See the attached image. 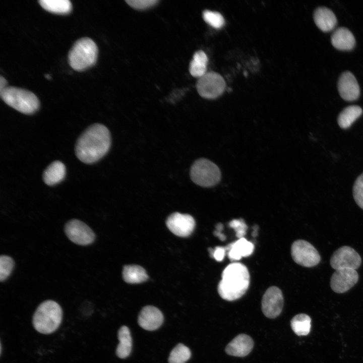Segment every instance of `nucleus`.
Segmentation results:
<instances>
[{"mask_svg": "<svg viewBox=\"0 0 363 363\" xmlns=\"http://www.w3.org/2000/svg\"><path fill=\"white\" fill-rule=\"evenodd\" d=\"M361 264L359 255L352 248L343 246L336 250L332 254L330 264L332 268L338 270L348 268L356 269Z\"/></svg>", "mask_w": 363, "mask_h": 363, "instance_id": "9d476101", "label": "nucleus"}, {"mask_svg": "<svg viewBox=\"0 0 363 363\" xmlns=\"http://www.w3.org/2000/svg\"><path fill=\"white\" fill-rule=\"evenodd\" d=\"M313 18L317 26L322 31L332 30L337 24V18L333 12L326 7L317 8L314 12Z\"/></svg>", "mask_w": 363, "mask_h": 363, "instance_id": "a211bd4d", "label": "nucleus"}, {"mask_svg": "<svg viewBox=\"0 0 363 363\" xmlns=\"http://www.w3.org/2000/svg\"><path fill=\"white\" fill-rule=\"evenodd\" d=\"M123 277L126 282L131 284L142 283L148 278L146 270L137 265L125 266L123 270Z\"/></svg>", "mask_w": 363, "mask_h": 363, "instance_id": "4be33fe9", "label": "nucleus"}, {"mask_svg": "<svg viewBox=\"0 0 363 363\" xmlns=\"http://www.w3.org/2000/svg\"><path fill=\"white\" fill-rule=\"evenodd\" d=\"M0 96L9 106L24 114H33L39 108L37 97L33 92L22 88L7 86L0 91Z\"/></svg>", "mask_w": 363, "mask_h": 363, "instance_id": "39448f33", "label": "nucleus"}, {"mask_svg": "<svg viewBox=\"0 0 363 363\" xmlns=\"http://www.w3.org/2000/svg\"><path fill=\"white\" fill-rule=\"evenodd\" d=\"M166 224L170 231L180 237L189 236L195 227V221L192 216L178 212L169 215Z\"/></svg>", "mask_w": 363, "mask_h": 363, "instance_id": "ddd939ff", "label": "nucleus"}, {"mask_svg": "<svg viewBox=\"0 0 363 363\" xmlns=\"http://www.w3.org/2000/svg\"><path fill=\"white\" fill-rule=\"evenodd\" d=\"M63 318V310L55 301L47 300L41 303L35 312L32 324L38 332L48 334L55 331L59 327Z\"/></svg>", "mask_w": 363, "mask_h": 363, "instance_id": "7ed1b4c3", "label": "nucleus"}, {"mask_svg": "<svg viewBox=\"0 0 363 363\" xmlns=\"http://www.w3.org/2000/svg\"><path fill=\"white\" fill-rule=\"evenodd\" d=\"M66 167L59 161L51 163L44 170L42 178L45 184L53 186L62 182L65 177Z\"/></svg>", "mask_w": 363, "mask_h": 363, "instance_id": "aec40b11", "label": "nucleus"}, {"mask_svg": "<svg viewBox=\"0 0 363 363\" xmlns=\"http://www.w3.org/2000/svg\"><path fill=\"white\" fill-rule=\"evenodd\" d=\"M229 226L234 229L238 238L244 237L246 234L248 226L243 219H233L229 222Z\"/></svg>", "mask_w": 363, "mask_h": 363, "instance_id": "7c9ffc66", "label": "nucleus"}, {"mask_svg": "<svg viewBox=\"0 0 363 363\" xmlns=\"http://www.w3.org/2000/svg\"><path fill=\"white\" fill-rule=\"evenodd\" d=\"M291 255L296 263L305 267L315 266L321 261V256L316 249L303 239H297L293 243Z\"/></svg>", "mask_w": 363, "mask_h": 363, "instance_id": "6e6552de", "label": "nucleus"}, {"mask_svg": "<svg viewBox=\"0 0 363 363\" xmlns=\"http://www.w3.org/2000/svg\"><path fill=\"white\" fill-rule=\"evenodd\" d=\"M14 261L10 256L2 255L0 257V280L4 281L12 272Z\"/></svg>", "mask_w": 363, "mask_h": 363, "instance_id": "c85d7f7f", "label": "nucleus"}, {"mask_svg": "<svg viewBox=\"0 0 363 363\" xmlns=\"http://www.w3.org/2000/svg\"><path fill=\"white\" fill-rule=\"evenodd\" d=\"M191 178L196 184L203 187H211L217 185L221 179V172L213 162L205 158H200L192 164Z\"/></svg>", "mask_w": 363, "mask_h": 363, "instance_id": "423d86ee", "label": "nucleus"}, {"mask_svg": "<svg viewBox=\"0 0 363 363\" xmlns=\"http://www.w3.org/2000/svg\"><path fill=\"white\" fill-rule=\"evenodd\" d=\"M204 20L216 29L222 28L225 24L223 16L218 12L205 10L203 12Z\"/></svg>", "mask_w": 363, "mask_h": 363, "instance_id": "cd10ccee", "label": "nucleus"}, {"mask_svg": "<svg viewBox=\"0 0 363 363\" xmlns=\"http://www.w3.org/2000/svg\"><path fill=\"white\" fill-rule=\"evenodd\" d=\"M333 46L340 50H350L355 44V39L351 31L345 27L335 29L331 35Z\"/></svg>", "mask_w": 363, "mask_h": 363, "instance_id": "6ab92c4d", "label": "nucleus"}, {"mask_svg": "<svg viewBox=\"0 0 363 363\" xmlns=\"http://www.w3.org/2000/svg\"><path fill=\"white\" fill-rule=\"evenodd\" d=\"M208 57L203 50L196 51L190 63L189 71L191 75L197 78H200L207 72Z\"/></svg>", "mask_w": 363, "mask_h": 363, "instance_id": "b1692460", "label": "nucleus"}, {"mask_svg": "<svg viewBox=\"0 0 363 363\" xmlns=\"http://www.w3.org/2000/svg\"><path fill=\"white\" fill-rule=\"evenodd\" d=\"M358 278V274L354 269L344 268L336 270L331 277L330 287L336 293H344L357 282Z\"/></svg>", "mask_w": 363, "mask_h": 363, "instance_id": "f8f14e48", "label": "nucleus"}, {"mask_svg": "<svg viewBox=\"0 0 363 363\" xmlns=\"http://www.w3.org/2000/svg\"><path fill=\"white\" fill-rule=\"evenodd\" d=\"M65 232L71 241L78 245H90L95 238V234L90 227L76 219H71L66 224Z\"/></svg>", "mask_w": 363, "mask_h": 363, "instance_id": "1a4fd4ad", "label": "nucleus"}, {"mask_svg": "<svg viewBox=\"0 0 363 363\" xmlns=\"http://www.w3.org/2000/svg\"><path fill=\"white\" fill-rule=\"evenodd\" d=\"M191 355L190 349L182 343L176 345L168 357L169 363H185Z\"/></svg>", "mask_w": 363, "mask_h": 363, "instance_id": "bb28decb", "label": "nucleus"}, {"mask_svg": "<svg viewBox=\"0 0 363 363\" xmlns=\"http://www.w3.org/2000/svg\"><path fill=\"white\" fill-rule=\"evenodd\" d=\"M98 47L91 38L83 37L77 40L68 54L69 63L75 71H83L96 62Z\"/></svg>", "mask_w": 363, "mask_h": 363, "instance_id": "20e7f679", "label": "nucleus"}, {"mask_svg": "<svg viewBox=\"0 0 363 363\" xmlns=\"http://www.w3.org/2000/svg\"><path fill=\"white\" fill-rule=\"evenodd\" d=\"M209 251L211 257L217 261L221 262L223 260L227 250L226 247L218 246L216 247L214 249H209Z\"/></svg>", "mask_w": 363, "mask_h": 363, "instance_id": "473e14b6", "label": "nucleus"}, {"mask_svg": "<svg viewBox=\"0 0 363 363\" xmlns=\"http://www.w3.org/2000/svg\"><path fill=\"white\" fill-rule=\"evenodd\" d=\"M337 87L341 97L348 101L357 100L360 95V88L353 74L349 71L342 73L340 76Z\"/></svg>", "mask_w": 363, "mask_h": 363, "instance_id": "4468645a", "label": "nucleus"}, {"mask_svg": "<svg viewBox=\"0 0 363 363\" xmlns=\"http://www.w3.org/2000/svg\"><path fill=\"white\" fill-rule=\"evenodd\" d=\"M254 346L252 338L245 334L234 337L226 346L225 352L230 355L244 357L251 352Z\"/></svg>", "mask_w": 363, "mask_h": 363, "instance_id": "dca6fc26", "label": "nucleus"}, {"mask_svg": "<svg viewBox=\"0 0 363 363\" xmlns=\"http://www.w3.org/2000/svg\"><path fill=\"white\" fill-rule=\"evenodd\" d=\"M283 301V294L280 289L274 286L270 287L262 297V312L268 318H276L281 313Z\"/></svg>", "mask_w": 363, "mask_h": 363, "instance_id": "9b49d317", "label": "nucleus"}, {"mask_svg": "<svg viewBox=\"0 0 363 363\" xmlns=\"http://www.w3.org/2000/svg\"><path fill=\"white\" fill-rule=\"evenodd\" d=\"M249 284L250 274L247 267L240 263L233 262L223 270L217 291L223 299L233 301L246 292Z\"/></svg>", "mask_w": 363, "mask_h": 363, "instance_id": "f03ea898", "label": "nucleus"}, {"mask_svg": "<svg viewBox=\"0 0 363 363\" xmlns=\"http://www.w3.org/2000/svg\"><path fill=\"white\" fill-rule=\"evenodd\" d=\"M163 316L157 308L147 306L144 307L138 316V324L142 328L149 331L158 329L163 322Z\"/></svg>", "mask_w": 363, "mask_h": 363, "instance_id": "2eb2a0df", "label": "nucleus"}, {"mask_svg": "<svg viewBox=\"0 0 363 363\" xmlns=\"http://www.w3.org/2000/svg\"><path fill=\"white\" fill-rule=\"evenodd\" d=\"M156 0H127L126 2L131 7L137 10H143L151 7L158 2Z\"/></svg>", "mask_w": 363, "mask_h": 363, "instance_id": "2f4dec72", "label": "nucleus"}, {"mask_svg": "<svg viewBox=\"0 0 363 363\" xmlns=\"http://www.w3.org/2000/svg\"><path fill=\"white\" fill-rule=\"evenodd\" d=\"M225 82L219 74L210 72L198 78L196 89L199 95L206 99H215L224 92Z\"/></svg>", "mask_w": 363, "mask_h": 363, "instance_id": "0eeeda50", "label": "nucleus"}, {"mask_svg": "<svg viewBox=\"0 0 363 363\" xmlns=\"http://www.w3.org/2000/svg\"><path fill=\"white\" fill-rule=\"evenodd\" d=\"M311 319L307 314H299L294 316L290 321L294 333L298 336H306L311 330Z\"/></svg>", "mask_w": 363, "mask_h": 363, "instance_id": "a878e982", "label": "nucleus"}, {"mask_svg": "<svg viewBox=\"0 0 363 363\" xmlns=\"http://www.w3.org/2000/svg\"><path fill=\"white\" fill-rule=\"evenodd\" d=\"M45 77L46 79H49V80L51 79V77H50V76L49 74H46V75H45Z\"/></svg>", "mask_w": 363, "mask_h": 363, "instance_id": "e433bc0d", "label": "nucleus"}, {"mask_svg": "<svg viewBox=\"0 0 363 363\" xmlns=\"http://www.w3.org/2000/svg\"><path fill=\"white\" fill-rule=\"evenodd\" d=\"M362 113V109L359 106H348L344 108L339 114L337 123L341 128L347 129Z\"/></svg>", "mask_w": 363, "mask_h": 363, "instance_id": "5701e85b", "label": "nucleus"}, {"mask_svg": "<svg viewBox=\"0 0 363 363\" xmlns=\"http://www.w3.org/2000/svg\"><path fill=\"white\" fill-rule=\"evenodd\" d=\"M40 5L50 13L65 15L71 12L72 6L69 0H39Z\"/></svg>", "mask_w": 363, "mask_h": 363, "instance_id": "393cba45", "label": "nucleus"}, {"mask_svg": "<svg viewBox=\"0 0 363 363\" xmlns=\"http://www.w3.org/2000/svg\"><path fill=\"white\" fill-rule=\"evenodd\" d=\"M257 229H258V227H256V226H255V227H254V231H253V233H252L253 236L254 237H255V236H256L257 235Z\"/></svg>", "mask_w": 363, "mask_h": 363, "instance_id": "c9c22d12", "label": "nucleus"}, {"mask_svg": "<svg viewBox=\"0 0 363 363\" xmlns=\"http://www.w3.org/2000/svg\"><path fill=\"white\" fill-rule=\"evenodd\" d=\"M226 248L229 260L235 261L250 256L254 252V245L245 237H242L228 244Z\"/></svg>", "mask_w": 363, "mask_h": 363, "instance_id": "f3484780", "label": "nucleus"}, {"mask_svg": "<svg viewBox=\"0 0 363 363\" xmlns=\"http://www.w3.org/2000/svg\"><path fill=\"white\" fill-rule=\"evenodd\" d=\"M119 343L116 349L117 356L121 358L128 357L132 350V339L129 329L125 326L120 327L118 331Z\"/></svg>", "mask_w": 363, "mask_h": 363, "instance_id": "412c9836", "label": "nucleus"}, {"mask_svg": "<svg viewBox=\"0 0 363 363\" xmlns=\"http://www.w3.org/2000/svg\"><path fill=\"white\" fill-rule=\"evenodd\" d=\"M352 193L355 203L363 209V173L355 180Z\"/></svg>", "mask_w": 363, "mask_h": 363, "instance_id": "c756f323", "label": "nucleus"}, {"mask_svg": "<svg viewBox=\"0 0 363 363\" xmlns=\"http://www.w3.org/2000/svg\"><path fill=\"white\" fill-rule=\"evenodd\" d=\"M111 137L108 129L100 124L87 128L78 138L75 145L77 158L86 164H92L102 158L109 150Z\"/></svg>", "mask_w": 363, "mask_h": 363, "instance_id": "f257e3e1", "label": "nucleus"}, {"mask_svg": "<svg viewBox=\"0 0 363 363\" xmlns=\"http://www.w3.org/2000/svg\"><path fill=\"white\" fill-rule=\"evenodd\" d=\"M7 81L2 76L0 77V91L5 88L7 85Z\"/></svg>", "mask_w": 363, "mask_h": 363, "instance_id": "f704fd0d", "label": "nucleus"}, {"mask_svg": "<svg viewBox=\"0 0 363 363\" xmlns=\"http://www.w3.org/2000/svg\"><path fill=\"white\" fill-rule=\"evenodd\" d=\"M223 228V225L221 223H218L216 226V230L214 232V234L217 236L221 240L225 239V235L221 233Z\"/></svg>", "mask_w": 363, "mask_h": 363, "instance_id": "72a5a7b5", "label": "nucleus"}]
</instances>
